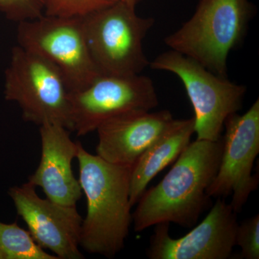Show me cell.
Here are the masks:
<instances>
[{"label":"cell","mask_w":259,"mask_h":259,"mask_svg":"<svg viewBox=\"0 0 259 259\" xmlns=\"http://www.w3.org/2000/svg\"><path fill=\"white\" fill-rule=\"evenodd\" d=\"M222 148V138L190 142L161 182L140 197L133 213L135 231L163 223L194 226L210 202L207 190L217 175Z\"/></svg>","instance_id":"1"},{"label":"cell","mask_w":259,"mask_h":259,"mask_svg":"<svg viewBox=\"0 0 259 259\" xmlns=\"http://www.w3.org/2000/svg\"><path fill=\"white\" fill-rule=\"evenodd\" d=\"M79 182L87 199L80 246L90 253L114 258L125 245L133 223L130 201L131 167L114 164L79 144Z\"/></svg>","instance_id":"2"},{"label":"cell","mask_w":259,"mask_h":259,"mask_svg":"<svg viewBox=\"0 0 259 259\" xmlns=\"http://www.w3.org/2000/svg\"><path fill=\"white\" fill-rule=\"evenodd\" d=\"M253 13L249 0H199L192 16L164 42L171 50L227 77L228 56L244 38Z\"/></svg>","instance_id":"3"},{"label":"cell","mask_w":259,"mask_h":259,"mask_svg":"<svg viewBox=\"0 0 259 259\" xmlns=\"http://www.w3.org/2000/svg\"><path fill=\"white\" fill-rule=\"evenodd\" d=\"M89 50L100 74H141L150 62L144 40L154 19L144 18L122 0L81 18Z\"/></svg>","instance_id":"4"},{"label":"cell","mask_w":259,"mask_h":259,"mask_svg":"<svg viewBox=\"0 0 259 259\" xmlns=\"http://www.w3.org/2000/svg\"><path fill=\"white\" fill-rule=\"evenodd\" d=\"M70 91L64 76L41 56L18 45L5 71V97L18 104L24 120L71 131Z\"/></svg>","instance_id":"5"},{"label":"cell","mask_w":259,"mask_h":259,"mask_svg":"<svg viewBox=\"0 0 259 259\" xmlns=\"http://www.w3.org/2000/svg\"><path fill=\"white\" fill-rule=\"evenodd\" d=\"M149 66L173 73L182 81L194 109L197 139H221L225 122L243 106L246 88L214 74L197 61L173 50L159 54Z\"/></svg>","instance_id":"6"},{"label":"cell","mask_w":259,"mask_h":259,"mask_svg":"<svg viewBox=\"0 0 259 259\" xmlns=\"http://www.w3.org/2000/svg\"><path fill=\"white\" fill-rule=\"evenodd\" d=\"M17 39L20 47L54 65L71 93L86 88L101 74L89 50L81 18L44 14L20 22Z\"/></svg>","instance_id":"7"},{"label":"cell","mask_w":259,"mask_h":259,"mask_svg":"<svg viewBox=\"0 0 259 259\" xmlns=\"http://www.w3.org/2000/svg\"><path fill=\"white\" fill-rule=\"evenodd\" d=\"M70 103L71 131L83 136L115 116L152 110L158 106V99L148 76L100 74L86 88L70 93Z\"/></svg>","instance_id":"8"},{"label":"cell","mask_w":259,"mask_h":259,"mask_svg":"<svg viewBox=\"0 0 259 259\" xmlns=\"http://www.w3.org/2000/svg\"><path fill=\"white\" fill-rule=\"evenodd\" d=\"M224 131L219 168L207 194L218 198L231 196L230 204L238 213L258 185V177L252 175L259 153L258 99L243 115L229 116Z\"/></svg>","instance_id":"9"},{"label":"cell","mask_w":259,"mask_h":259,"mask_svg":"<svg viewBox=\"0 0 259 259\" xmlns=\"http://www.w3.org/2000/svg\"><path fill=\"white\" fill-rule=\"evenodd\" d=\"M35 188L28 182L11 187L8 192L34 241L58 259L83 258L79 250L83 219L76 206L41 198Z\"/></svg>","instance_id":"10"},{"label":"cell","mask_w":259,"mask_h":259,"mask_svg":"<svg viewBox=\"0 0 259 259\" xmlns=\"http://www.w3.org/2000/svg\"><path fill=\"white\" fill-rule=\"evenodd\" d=\"M230 204L218 198L206 218L185 236L173 238L168 223L156 225L147 250L151 259H227L236 245L238 223Z\"/></svg>","instance_id":"11"},{"label":"cell","mask_w":259,"mask_h":259,"mask_svg":"<svg viewBox=\"0 0 259 259\" xmlns=\"http://www.w3.org/2000/svg\"><path fill=\"white\" fill-rule=\"evenodd\" d=\"M175 121L168 110H134L112 117L96 130L97 155L114 164L133 166Z\"/></svg>","instance_id":"12"},{"label":"cell","mask_w":259,"mask_h":259,"mask_svg":"<svg viewBox=\"0 0 259 259\" xmlns=\"http://www.w3.org/2000/svg\"><path fill=\"white\" fill-rule=\"evenodd\" d=\"M69 131L58 124L40 126L41 157L28 182L35 187H40L51 201L76 206L82 190L79 180L73 173L72 161L76 158L79 143L71 139Z\"/></svg>","instance_id":"13"},{"label":"cell","mask_w":259,"mask_h":259,"mask_svg":"<svg viewBox=\"0 0 259 259\" xmlns=\"http://www.w3.org/2000/svg\"><path fill=\"white\" fill-rule=\"evenodd\" d=\"M194 134L193 117L175 120L171 127L140 156L131 167L130 177V201L132 207L137 204L151 181L176 161L190 144Z\"/></svg>","instance_id":"14"},{"label":"cell","mask_w":259,"mask_h":259,"mask_svg":"<svg viewBox=\"0 0 259 259\" xmlns=\"http://www.w3.org/2000/svg\"><path fill=\"white\" fill-rule=\"evenodd\" d=\"M0 259H58L44 250L16 223L0 222Z\"/></svg>","instance_id":"15"},{"label":"cell","mask_w":259,"mask_h":259,"mask_svg":"<svg viewBox=\"0 0 259 259\" xmlns=\"http://www.w3.org/2000/svg\"><path fill=\"white\" fill-rule=\"evenodd\" d=\"M120 0H46L44 15L83 18Z\"/></svg>","instance_id":"16"},{"label":"cell","mask_w":259,"mask_h":259,"mask_svg":"<svg viewBox=\"0 0 259 259\" xmlns=\"http://www.w3.org/2000/svg\"><path fill=\"white\" fill-rule=\"evenodd\" d=\"M236 245L241 248L240 258H259V215L243 221L237 227Z\"/></svg>","instance_id":"17"},{"label":"cell","mask_w":259,"mask_h":259,"mask_svg":"<svg viewBox=\"0 0 259 259\" xmlns=\"http://www.w3.org/2000/svg\"><path fill=\"white\" fill-rule=\"evenodd\" d=\"M46 0H0V12L12 21L20 23L44 14Z\"/></svg>","instance_id":"18"},{"label":"cell","mask_w":259,"mask_h":259,"mask_svg":"<svg viewBox=\"0 0 259 259\" xmlns=\"http://www.w3.org/2000/svg\"><path fill=\"white\" fill-rule=\"evenodd\" d=\"M122 1H123L126 4L129 5L130 6L136 8V5L141 3L142 0H122Z\"/></svg>","instance_id":"19"}]
</instances>
